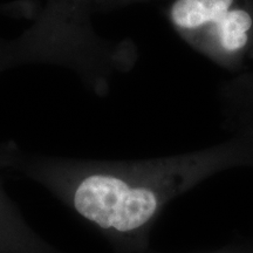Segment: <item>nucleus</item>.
<instances>
[{
  "mask_svg": "<svg viewBox=\"0 0 253 253\" xmlns=\"http://www.w3.org/2000/svg\"><path fill=\"white\" fill-rule=\"evenodd\" d=\"M240 136L195 154L140 162H99L25 153L0 143V169L39 183L100 230L116 237L137 236L164 204L186 186L229 166L246 163Z\"/></svg>",
  "mask_w": 253,
  "mask_h": 253,
  "instance_id": "1",
  "label": "nucleus"
},
{
  "mask_svg": "<svg viewBox=\"0 0 253 253\" xmlns=\"http://www.w3.org/2000/svg\"><path fill=\"white\" fill-rule=\"evenodd\" d=\"M169 20L198 53L231 72L253 66V0H175Z\"/></svg>",
  "mask_w": 253,
  "mask_h": 253,
  "instance_id": "2",
  "label": "nucleus"
},
{
  "mask_svg": "<svg viewBox=\"0 0 253 253\" xmlns=\"http://www.w3.org/2000/svg\"><path fill=\"white\" fill-rule=\"evenodd\" d=\"M95 0H47L20 34L27 54L43 65L86 72L108 58L112 41L94 30Z\"/></svg>",
  "mask_w": 253,
  "mask_h": 253,
  "instance_id": "3",
  "label": "nucleus"
},
{
  "mask_svg": "<svg viewBox=\"0 0 253 253\" xmlns=\"http://www.w3.org/2000/svg\"><path fill=\"white\" fill-rule=\"evenodd\" d=\"M0 253H65L43 240L24 219L0 181Z\"/></svg>",
  "mask_w": 253,
  "mask_h": 253,
  "instance_id": "4",
  "label": "nucleus"
},
{
  "mask_svg": "<svg viewBox=\"0 0 253 253\" xmlns=\"http://www.w3.org/2000/svg\"><path fill=\"white\" fill-rule=\"evenodd\" d=\"M34 8H36V5L33 0H18V1L8 2V4H0V14L30 19L33 14Z\"/></svg>",
  "mask_w": 253,
  "mask_h": 253,
  "instance_id": "5",
  "label": "nucleus"
},
{
  "mask_svg": "<svg viewBox=\"0 0 253 253\" xmlns=\"http://www.w3.org/2000/svg\"><path fill=\"white\" fill-rule=\"evenodd\" d=\"M143 1V0H95L94 12H107L112 9L123 7V6L134 4V2Z\"/></svg>",
  "mask_w": 253,
  "mask_h": 253,
  "instance_id": "6",
  "label": "nucleus"
}]
</instances>
